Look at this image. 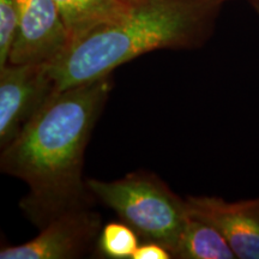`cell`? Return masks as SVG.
I'll return each instance as SVG.
<instances>
[{
  "instance_id": "1",
  "label": "cell",
  "mask_w": 259,
  "mask_h": 259,
  "mask_svg": "<svg viewBox=\"0 0 259 259\" xmlns=\"http://www.w3.org/2000/svg\"><path fill=\"white\" fill-rule=\"evenodd\" d=\"M112 87L106 76L58 90L2 149L0 169L27 184L19 208L40 229L95 202L83 177L84 154Z\"/></svg>"
},
{
  "instance_id": "2",
  "label": "cell",
  "mask_w": 259,
  "mask_h": 259,
  "mask_svg": "<svg viewBox=\"0 0 259 259\" xmlns=\"http://www.w3.org/2000/svg\"><path fill=\"white\" fill-rule=\"evenodd\" d=\"M218 0H141L124 16L71 44L51 63L58 90L111 76L116 67L158 50H196L215 28Z\"/></svg>"
},
{
  "instance_id": "3",
  "label": "cell",
  "mask_w": 259,
  "mask_h": 259,
  "mask_svg": "<svg viewBox=\"0 0 259 259\" xmlns=\"http://www.w3.org/2000/svg\"><path fill=\"white\" fill-rule=\"evenodd\" d=\"M97 202L112 209L135 229L142 241H156L171 253L190 211L186 198L147 170H136L113 181L87 179Z\"/></svg>"
},
{
  "instance_id": "4",
  "label": "cell",
  "mask_w": 259,
  "mask_h": 259,
  "mask_svg": "<svg viewBox=\"0 0 259 259\" xmlns=\"http://www.w3.org/2000/svg\"><path fill=\"white\" fill-rule=\"evenodd\" d=\"M57 92L50 64H8L0 69V148L11 143Z\"/></svg>"
},
{
  "instance_id": "5",
  "label": "cell",
  "mask_w": 259,
  "mask_h": 259,
  "mask_svg": "<svg viewBox=\"0 0 259 259\" xmlns=\"http://www.w3.org/2000/svg\"><path fill=\"white\" fill-rule=\"evenodd\" d=\"M102 219L93 206L61 213L41 228L34 239L6 246L0 259H76L95 253Z\"/></svg>"
},
{
  "instance_id": "6",
  "label": "cell",
  "mask_w": 259,
  "mask_h": 259,
  "mask_svg": "<svg viewBox=\"0 0 259 259\" xmlns=\"http://www.w3.org/2000/svg\"><path fill=\"white\" fill-rule=\"evenodd\" d=\"M18 31L9 64H51L71 46L54 0H17Z\"/></svg>"
},
{
  "instance_id": "7",
  "label": "cell",
  "mask_w": 259,
  "mask_h": 259,
  "mask_svg": "<svg viewBox=\"0 0 259 259\" xmlns=\"http://www.w3.org/2000/svg\"><path fill=\"white\" fill-rule=\"evenodd\" d=\"M189 211L218 228L236 258L259 259V197L228 202L216 196L186 197Z\"/></svg>"
},
{
  "instance_id": "8",
  "label": "cell",
  "mask_w": 259,
  "mask_h": 259,
  "mask_svg": "<svg viewBox=\"0 0 259 259\" xmlns=\"http://www.w3.org/2000/svg\"><path fill=\"white\" fill-rule=\"evenodd\" d=\"M69 31L71 44L115 19L130 6L120 0H54Z\"/></svg>"
},
{
  "instance_id": "9",
  "label": "cell",
  "mask_w": 259,
  "mask_h": 259,
  "mask_svg": "<svg viewBox=\"0 0 259 259\" xmlns=\"http://www.w3.org/2000/svg\"><path fill=\"white\" fill-rule=\"evenodd\" d=\"M177 259H234L236 255L218 228L190 212L176 247Z\"/></svg>"
},
{
  "instance_id": "10",
  "label": "cell",
  "mask_w": 259,
  "mask_h": 259,
  "mask_svg": "<svg viewBox=\"0 0 259 259\" xmlns=\"http://www.w3.org/2000/svg\"><path fill=\"white\" fill-rule=\"evenodd\" d=\"M141 238L124 221H113L102 226L96 242L95 254L107 259H132L141 244Z\"/></svg>"
},
{
  "instance_id": "11",
  "label": "cell",
  "mask_w": 259,
  "mask_h": 259,
  "mask_svg": "<svg viewBox=\"0 0 259 259\" xmlns=\"http://www.w3.org/2000/svg\"><path fill=\"white\" fill-rule=\"evenodd\" d=\"M17 0H0V69L9 64L18 31Z\"/></svg>"
},
{
  "instance_id": "12",
  "label": "cell",
  "mask_w": 259,
  "mask_h": 259,
  "mask_svg": "<svg viewBox=\"0 0 259 259\" xmlns=\"http://www.w3.org/2000/svg\"><path fill=\"white\" fill-rule=\"evenodd\" d=\"M173 255L166 246L156 241H141L132 259H171Z\"/></svg>"
},
{
  "instance_id": "13",
  "label": "cell",
  "mask_w": 259,
  "mask_h": 259,
  "mask_svg": "<svg viewBox=\"0 0 259 259\" xmlns=\"http://www.w3.org/2000/svg\"><path fill=\"white\" fill-rule=\"evenodd\" d=\"M218 2H221V3H225L227 0H218ZM247 3H250V4L253 6V9L255 11L259 12V0H246Z\"/></svg>"
},
{
  "instance_id": "14",
  "label": "cell",
  "mask_w": 259,
  "mask_h": 259,
  "mask_svg": "<svg viewBox=\"0 0 259 259\" xmlns=\"http://www.w3.org/2000/svg\"><path fill=\"white\" fill-rule=\"evenodd\" d=\"M121 3H124L125 5H127V6H131V5H135V4H137V3H139L141 2V0H120Z\"/></svg>"
}]
</instances>
